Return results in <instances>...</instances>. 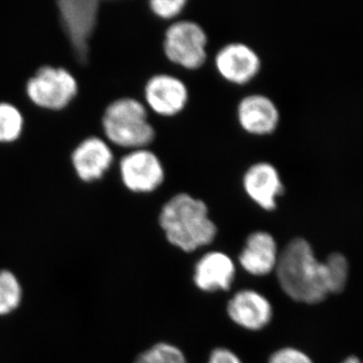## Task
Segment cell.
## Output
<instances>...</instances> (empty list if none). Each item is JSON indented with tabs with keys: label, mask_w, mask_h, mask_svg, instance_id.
I'll use <instances>...</instances> for the list:
<instances>
[{
	"label": "cell",
	"mask_w": 363,
	"mask_h": 363,
	"mask_svg": "<svg viewBox=\"0 0 363 363\" xmlns=\"http://www.w3.org/2000/svg\"><path fill=\"white\" fill-rule=\"evenodd\" d=\"M234 323L247 330L259 331L271 322L272 307L264 295L255 290H241L227 305Z\"/></svg>",
	"instance_id": "obj_13"
},
{
	"label": "cell",
	"mask_w": 363,
	"mask_h": 363,
	"mask_svg": "<svg viewBox=\"0 0 363 363\" xmlns=\"http://www.w3.org/2000/svg\"><path fill=\"white\" fill-rule=\"evenodd\" d=\"M207 363H242L240 358L227 348H216L210 354Z\"/></svg>",
	"instance_id": "obj_22"
},
{
	"label": "cell",
	"mask_w": 363,
	"mask_h": 363,
	"mask_svg": "<svg viewBox=\"0 0 363 363\" xmlns=\"http://www.w3.org/2000/svg\"><path fill=\"white\" fill-rule=\"evenodd\" d=\"M279 286L293 300L317 304L329 295L325 262L315 257L312 247L303 238H295L279 255L276 267Z\"/></svg>",
	"instance_id": "obj_1"
},
{
	"label": "cell",
	"mask_w": 363,
	"mask_h": 363,
	"mask_svg": "<svg viewBox=\"0 0 363 363\" xmlns=\"http://www.w3.org/2000/svg\"><path fill=\"white\" fill-rule=\"evenodd\" d=\"M279 119L278 106L266 95H247L238 105V123L248 135H272L278 128Z\"/></svg>",
	"instance_id": "obj_12"
},
{
	"label": "cell",
	"mask_w": 363,
	"mask_h": 363,
	"mask_svg": "<svg viewBox=\"0 0 363 363\" xmlns=\"http://www.w3.org/2000/svg\"><path fill=\"white\" fill-rule=\"evenodd\" d=\"M145 100L150 111L160 116H178L187 106V85L176 76L156 74L145 86Z\"/></svg>",
	"instance_id": "obj_9"
},
{
	"label": "cell",
	"mask_w": 363,
	"mask_h": 363,
	"mask_svg": "<svg viewBox=\"0 0 363 363\" xmlns=\"http://www.w3.org/2000/svg\"><path fill=\"white\" fill-rule=\"evenodd\" d=\"M113 161L111 147L98 136H89L83 140L71 155L74 171L85 183H92L104 178Z\"/></svg>",
	"instance_id": "obj_11"
},
{
	"label": "cell",
	"mask_w": 363,
	"mask_h": 363,
	"mask_svg": "<svg viewBox=\"0 0 363 363\" xmlns=\"http://www.w3.org/2000/svg\"><path fill=\"white\" fill-rule=\"evenodd\" d=\"M25 118L18 107L0 102V143H11L21 138Z\"/></svg>",
	"instance_id": "obj_16"
},
{
	"label": "cell",
	"mask_w": 363,
	"mask_h": 363,
	"mask_svg": "<svg viewBox=\"0 0 363 363\" xmlns=\"http://www.w3.org/2000/svg\"><path fill=\"white\" fill-rule=\"evenodd\" d=\"M135 363H187V360L177 346L161 342L143 352Z\"/></svg>",
	"instance_id": "obj_19"
},
{
	"label": "cell",
	"mask_w": 363,
	"mask_h": 363,
	"mask_svg": "<svg viewBox=\"0 0 363 363\" xmlns=\"http://www.w3.org/2000/svg\"><path fill=\"white\" fill-rule=\"evenodd\" d=\"M187 6L186 0H152L150 9L162 20H173L183 13Z\"/></svg>",
	"instance_id": "obj_20"
},
{
	"label": "cell",
	"mask_w": 363,
	"mask_h": 363,
	"mask_svg": "<svg viewBox=\"0 0 363 363\" xmlns=\"http://www.w3.org/2000/svg\"><path fill=\"white\" fill-rule=\"evenodd\" d=\"M342 363H363L362 362H360L359 359H358L357 357H350L348 358H346L345 360Z\"/></svg>",
	"instance_id": "obj_23"
},
{
	"label": "cell",
	"mask_w": 363,
	"mask_h": 363,
	"mask_svg": "<svg viewBox=\"0 0 363 363\" xmlns=\"http://www.w3.org/2000/svg\"><path fill=\"white\" fill-rule=\"evenodd\" d=\"M214 65L227 82L245 85L259 75L262 61L259 54L245 43H229L215 55Z\"/></svg>",
	"instance_id": "obj_8"
},
{
	"label": "cell",
	"mask_w": 363,
	"mask_h": 363,
	"mask_svg": "<svg viewBox=\"0 0 363 363\" xmlns=\"http://www.w3.org/2000/svg\"><path fill=\"white\" fill-rule=\"evenodd\" d=\"M119 174L124 187L136 194L155 192L166 178L161 160L147 147L130 150L121 157Z\"/></svg>",
	"instance_id": "obj_6"
},
{
	"label": "cell",
	"mask_w": 363,
	"mask_h": 363,
	"mask_svg": "<svg viewBox=\"0 0 363 363\" xmlns=\"http://www.w3.org/2000/svg\"><path fill=\"white\" fill-rule=\"evenodd\" d=\"M102 128L109 142L131 150L149 147L156 138L147 107L135 98H119L111 102L102 116Z\"/></svg>",
	"instance_id": "obj_3"
},
{
	"label": "cell",
	"mask_w": 363,
	"mask_h": 363,
	"mask_svg": "<svg viewBox=\"0 0 363 363\" xmlns=\"http://www.w3.org/2000/svg\"><path fill=\"white\" fill-rule=\"evenodd\" d=\"M23 289L18 278L9 271L0 272V316L11 314L20 306Z\"/></svg>",
	"instance_id": "obj_17"
},
{
	"label": "cell",
	"mask_w": 363,
	"mask_h": 363,
	"mask_svg": "<svg viewBox=\"0 0 363 363\" xmlns=\"http://www.w3.org/2000/svg\"><path fill=\"white\" fill-rule=\"evenodd\" d=\"M159 221L169 242L186 252L209 245L217 235L207 205L188 193L173 196L162 206Z\"/></svg>",
	"instance_id": "obj_2"
},
{
	"label": "cell",
	"mask_w": 363,
	"mask_h": 363,
	"mask_svg": "<svg viewBox=\"0 0 363 363\" xmlns=\"http://www.w3.org/2000/svg\"><path fill=\"white\" fill-rule=\"evenodd\" d=\"M328 278L329 292L338 294L345 289L348 279V262L341 253H332L325 260Z\"/></svg>",
	"instance_id": "obj_18"
},
{
	"label": "cell",
	"mask_w": 363,
	"mask_h": 363,
	"mask_svg": "<svg viewBox=\"0 0 363 363\" xmlns=\"http://www.w3.org/2000/svg\"><path fill=\"white\" fill-rule=\"evenodd\" d=\"M62 25L76 56L82 61L89 52V40L97 25L99 2L94 0H65L58 2Z\"/></svg>",
	"instance_id": "obj_7"
},
{
	"label": "cell",
	"mask_w": 363,
	"mask_h": 363,
	"mask_svg": "<svg viewBox=\"0 0 363 363\" xmlns=\"http://www.w3.org/2000/svg\"><path fill=\"white\" fill-rule=\"evenodd\" d=\"M242 187L247 197L266 211L276 209L279 198L285 192L278 169L267 162H255L245 171Z\"/></svg>",
	"instance_id": "obj_10"
},
{
	"label": "cell",
	"mask_w": 363,
	"mask_h": 363,
	"mask_svg": "<svg viewBox=\"0 0 363 363\" xmlns=\"http://www.w3.org/2000/svg\"><path fill=\"white\" fill-rule=\"evenodd\" d=\"M78 82L65 68L40 67L28 79L26 92L33 104L47 111H62L78 94Z\"/></svg>",
	"instance_id": "obj_5"
},
{
	"label": "cell",
	"mask_w": 363,
	"mask_h": 363,
	"mask_svg": "<svg viewBox=\"0 0 363 363\" xmlns=\"http://www.w3.org/2000/svg\"><path fill=\"white\" fill-rule=\"evenodd\" d=\"M208 37L204 28L193 21H178L164 32L162 50L171 63L197 70L206 63Z\"/></svg>",
	"instance_id": "obj_4"
},
{
	"label": "cell",
	"mask_w": 363,
	"mask_h": 363,
	"mask_svg": "<svg viewBox=\"0 0 363 363\" xmlns=\"http://www.w3.org/2000/svg\"><path fill=\"white\" fill-rule=\"evenodd\" d=\"M235 278L233 260L220 252H208L195 266L194 283L200 290L212 293L227 291Z\"/></svg>",
	"instance_id": "obj_14"
},
{
	"label": "cell",
	"mask_w": 363,
	"mask_h": 363,
	"mask_svg": "<svg viewBox=\"0 0 363 363\" xmlns=\"http://www.w3.org/2000/svg\"><path fill=\"white\" fill-rule=\"evenodd\" d=\"M238 260L245 271L252 276L262 277L271 274L276 269L279 260L276 240L266 231L250 234Z\"/></svg>",
	"instance_id": "obj_15"
},
{
	"label": "cell",
	"mask_w": 363,
	"mask_h": 363,
	"mask_svg": "<svg viewBox=\"0 0 363 363\" xmlns=\"http://www.w3.org/2000/svg\"><path fill=\"white\" fill-rule=\"evenodd\" d=\"M269 363H314L311 358L297 348L285 347L277 350L269 357Z\"/></svg>",
	"instance_id": "obj_21"
}]
</instances>
